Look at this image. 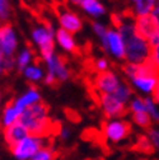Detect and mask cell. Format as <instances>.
I'll use <instances>...</instances> for the list:
<instances>
[{"instance_id":"cell-1","label":"cell","mask_w":159,"mask_h":160,"mask_svg":"<svg viewBox=\"0 0 159 160\" xmlns=\"http://www.w3.org/2000/svg\"><path fill=\"white\" fill-rule=\"evenodd\" d=\"M116 29L122 37L125 43L124 61L131 65H141L148 62L151 46L145 38L137 34L134 24V18H122L121 23L116 27Z\"/></svg>"},{"instance_id":"cell-2","label":"cell","mask_w":159,"mask_h":160,"mask_svg":"<svg viewBox=\"0 0 159 160\" xmlns=\"http://www.w3.org/2000/svg\"><path fill=\"white\" fill-rule=\"evenodd\" d=\"M122 72L127 80V84L140 97H151L154 94L159 83V74L149 62L141 65L125 62Z\"/></svg>"},{"instance_id":"cell-3","label":"cell","mask_w":159,"mask_h":160,"mask_svg":"<svg viewBox=\"0 0 159 160\" xmlns=\"http://www.w3.org/2000/svg\"><path fill=\"white\" fill-rule=\"evenodd\" d=\"M19 122L27 128L29 135L39 137H49L57 130L50 117L49 106L42 101L24 109L19 118Z\"/></svg>"},{"instance_id":"cell-4","label":"cell","mask_w":159,"mask_h":160,"mask_svg":"<svg viewBox=\"0 0 159 160\" xmlns=\"http://www.w3.org/2000/svg\"><path fill=\"white\" fill-rule=\"evenodd\" d=\"M55 33L56 28L51 23L37 26L32 29V42L38 47L39 57L42 60L55 52Z\"/></svg>"},{"instance_id":"cell-5","label":"cell","mask_w":159,"mask_h":160,"mask_svg":"<svg viewBox=\"0 0 159 160\" xmlns=\"http://www.w3.org/2000/svg\"><path fill=\"white\" fill-rule=\"evenodd\" d=\"M132 132L131 123L125 118L106 119L102 125V136L107 142L121 144L130 137Z\"/></svg>"},{"instance_id":"cell-6","label":"cell","mask_w":159,"mask_h":160,"mask_svg":"<svg viewBox=\"0 0 159 160\" xmlns=\"http://www.w3.org/2000/svg\"><path fill=\"white\" fill-rule=\"evenodd\" d=\"M49 142V137H39L34 135H28L19 142L10 146V151L17 160H31L32 156Z\"/></svg>"},{"instance_id":"cell-7","label":"cell","mask_w":159,"mask_h":160,"mask_svg":"<svg viewBox=\"0 0 159 160\" xmlns=\"http://www.w3.org/2000/svg\"><path fill=\"white\" fill-rule=\"evenodd\" d=\"M99 45H101V48L112 58L117 61L125 60V43L116 28L110 27L106 34L99 38Z\"/></svg>"},{"instance_id":"cell-8","label":"cell","mask_w":159,"mask_h":160,"mask_svg":"<svg viewBox=\"0 0 159 160\" xmlns=\"http://www.w3.org/2000/svg\"><path fill=\"white\" fill-rule=\"evenodd\" d=\"M42 61L45 62L46 69H47L46 74L51 75L57 83H64L70 79V75H71L70 69L66 65V61L60 55L54 52L46 58H44Z\"/></svg>"},{"instance_id":"cell-9","label":"cell","mask_w":159,"mask_h":160,"mask_svg":"<svg viewBox=\"0 0 159 160\" xmlns=\"http://www.w3.org/2000/svg\"><path fill=\"white\" fill-rule=\"evenodd\" d=\"M98 104L107 119L124 118L127 113V106L121 103L113 94H99Z\"/></svg>"},{"instance_id":"cell-10","label":"cell","mask_w":159,"mask_h":160,"mask_svg":"<svg viewBox=\"0 0 159 160\" xmlns=\"http://www.w3.org/2000/svg\"><path fill=\"white\" fill-rule=\"evenodd\" d=\"M122 82H124V79L121 78L120 74L110 70L107 72L97 74L93 80V85L95 90L98 92V95L99 94H113Z\"/></svg>"},{"instance_id":"cell-11","label":"cell","mask_w":159,"mask_h":160,"mask_svg":"<svg viewBox=\"0 0 159 160\" xmlns=\"http://www.w3.org/2000/svg\"><path fill=\"white\" fill-rule=\"evenodd\" d=\"M134 24L137 34L145 38L150 43V46H154L159 42V29L155 27L150 15L134 18Z\"/></svg>"},{"instance_id":"cell-12","label":"cell","mask_w":159,"mask_h":160,"mask_svg":"<svg viewBox=\"0 0 159 160\" xmlns=\"http://www.w3.org/2000/svg\"><path fill=\"white\" fill-rule=\"evenodd\" d=\"M18 47V37L8 23L0 24V51L4 57H13Z\"/></svg>"},{"instance_id":"cell-13","label":"cell","mask_w":159,"mask_h":160,"mask_svg":"<svg viewBox=\"0 0 159 160\" xmlns=\"http://www.w3.org/2000/svg\"><path fill=\"white\" fill-rule=\"evenodd\" d=\"M57 21H59V26L61 29L75 34L79 33L83 29V19L78 13L69 10V9H64L59 13L57 15Z\"/></svg>"},{"instance_id":"cell-14","label":"cell","mask_w":159,"mask_h":160,"mask_svg":"<svg viewBox=\"0 0 159 160\" xmlns=\"http://www.w3.org/2000/svg\"><path fill=\"white\" fill-rule=\"evenodd\" d=\"M39 102H41V93H39V90L36 87H29L26 92H23L21 95L17 97L13 101L14 106L21 112H23L28 107L36 103H39Z\"/></svg>"},{"instance_id":"cell-15","label":"cell","mask_w":159,"mask_h":160,"mask_svg":"<svg viewBox=\"0 0 159 160\" xmlns=\"http://www.w3.org/2000/svg\"><path fill=\"white\" fill-rule=\"evenodd\" d=\"M3 135H4V140L7 141L8 146H13L14 144L19 142L21 140H23L24 137H27L29 135V132L27 131V128L21 123V122H15L5 128H3Z\"/></svg>"},{"instance_id":"cell-16","label":"cell","mask_w":159,"mask_h":160,"mask_svg":"<svg viewBox=\"0 0 159 160\" xmlns=\"http://www.w3.org/2000/svg\"><path fill=\"white\" fill-rule=\"evenodd\" d=\"M79 7L84 12V14L90 17L93 21H99L107 14V9L101 0H83Z\"/></svg>"},{"instance_id":"cell-17","label":"cell","mask_w":159,"mask_h":160,"mask_svg":"<svg viewBox=\"0 0 159 160\" xmlns=\"http://www.w3.org/2000/svg\"><path fill=\"white\" fill-rule=\"evenodd\" d=\"M55 43H57V46L61 50H64L65 52H69V53H75L78 50V43H76V39H75L74 34H71V33H69L61 28L56 29Z\"/></svg>"},{"instance_id":"cell-18","label":"cell","mask_w":159,"mask_h":160,"mask_svg":"<svg viewBox=\"0 0 159 160\" xmlns=\"http://www.w3.org/2000/svg\"><path fill=\"white\" fill-rule=\"evenodd\" d=\"M21 114H22V112L14 106L13 101H10L3 107V111L0 113V125H2L3 128L8 127V126L18 122L19 118H21Z\"/></svg>"},{"instance_id":"cell-19","label":"cell","mask_w":159,"mask_h":160,"mask_svg":"<svg viewBox=\"0 0 159 160\" xmlns=\"http://www.w3.org/2000/svg\"><path fill=\"white\" fill-rule=\"evenodd\" d=\"M155 3L156 0H135V3L131 4L132 18L150 15V13L155 7Z\"/></svg>"},{"instance_id":"cell-20","label":"cell","mask_w":159,"mask_h":160,"mask_svg":"<svg viewBox=\"0 0 159 160\" xmlns=\"http://www.w3.org/2000/svg\"><path fill=\"white\" fill-rule=\"evenodd\" d=\"M23 75L27 80H29L31 83H39V82H44V78L46 71L44 70V68L37 64V62H32L31 65H28L23 71Z\"/></svg>"},{"instance_id":"cell-21","label":"cell","mask_w":159,"mask_h":160,"mask_svg":"<svg viewBox=\"0 0 159 160\" xmlns=\"http://www.w3.org/2000/svg\"><path fill=\"white\" fill-rule=\"evenodd\" d=\"M33 58H34V53H33V50L29 48V47H26L23 48L21 52H19L15 57V65H17V69L23 71L28 65H31L33 62Z\"/></svg>"},{"instance_id":"cell-22","label":"cell","mask_w":159,"mask_h":160,"mask_svg":"<svg viewBox=\"0 0 159 160\" xmlns=\"http://www.w3.org/2000/svg\"><path fill=\"white\" fill-rule=\"evenodd\" d=\"M113 95H115L121 103H124V104L127 106L129 102L131 101V98L134 97V90L131 89V87L124 80V82L120 84V87L116 89V92L113 93Z\"/></svg>"},{"instance_id":"cell-23","label":"cell","mask_w":159,"mask_h":160,"mask_svg":"<svg viewBox=\"0 0 159 160\" xmlns=\"http://www.w3.org/2000/svg\"><path fill=\"white\" fill-rule=\"evenodd\" d=\"M56 156H57V151L55 150L52 144H49V145H46V146L39 149L32 156L31 160H55Z\"/></svg>"},{"instance_id":"cell-24","label":"cell","mask_w":159,"mask_h":160,"mask_svg":"<svg viewBox=\"0 0 159 160\" xmlns=\"http://www.w3.org/2000/svg\"><path fill=\"white\" fill-rule=\"evenodd\" d=\"M131 121L135 126H137L139 128H143V130H148L153 126V121H151V118L149 117V114L146 112L131 114Z\"/></svg>"},{"instance_id":"cell-25","label":"cell","mask_w":159,"mask_h":160,"mask_svg":"<svg viewBox=\"0 0 159 160\" xmlns=\"http://www.w3.org/2000/svg\"><path fill=\"white\" fill-rule=\"evenodd\" d=\"M145 112L151 118L153 123H159V106L155 103L153 97H144Z\"/></svg>"},{"instance_id":"cell-26","label":"cell","mask_w":159,"mask_h":160,"mask_svg":"<svg viewBox=\"0 0 159 160\" xmlns=\"http://www.w3.org/2000/svg\"><path fill=\"white\" fill-rule=\"evenodd\" d=\"M127 111L134 114V113H140L145 112V103H144V97L140 95H134L131 101L127 104Z\"/></svg>"},{"instance_id":"cell-27","label":"cell","mask_w":159,"mask_h":160,"mask_svg":"<svg viewBox=\"0 0 159 160\" xmlns=\"http://www.w3.org/2000/svg\"><path fill=\"white\" fill-rule=\"evenodd\" d=\"M93 68H94L97 74H102V72L110 71L111 70V61H110V58H107L105 56L95 58L94 62H93Z\"/></svg>"},{"instance_id":"cell-28","label":"cell","mask_w":159,"mask_h":160,"mask_svg":"<svg viewBox=\"0 0 159 160\" xmlns=\"http://www.w3.org/2000/svg\"><path fill=\"white\" fill-rule=\"evenodd\" d=\"M145 136L148 137L153 150L159 152V127L151 126L150 128L146 130V135Z\"/></svg>"},{"instance_id":"cell-29","label":"cell","mask_w":159,"mask_h":160,"mask_svg":"<svg viewBox=\"0 0 159 160\" xmlns=\"http://www.w3.org/2000/svg\"><path fill=\"white\" fill-rule=\"evenodd\" d=\"M12 9H10V3L9 0H0V23L4 24L8 22L10 18Z\"/></svg>"},{"instance_id":"cell-30","label":"cell","mask_w":159,"mask_h":160,"mask_svg":"<svg viewBox=\"0 0 159 160\" xmlns=\"http://www.w3.org/2000/svg\"><path fill=\"white\" fill-rule=\"evenodd\" d=\"M159 74V42L151 46L150 50V56H149V61H148Z\"/></svg>"},{"instance_id":"cell-31","label":"cell","mask_w":159,"mask_h":160,"mask_svg":"<svg viewBox=\"0 0 159 160\" xmlns=\"http://www.w3.org/2000/svg\"><path fill=\"white\" fill-rule=\"evenodd\" d=\"M90 26H92V31H93L94 36H95L98 39L101 38V37H103V36L106 34V32L108 31V28H110L107 24L99 22V21H93Z\"/></svg>"},{"instance_id":"cell-32","label":"cell","mask_w":159,"mask_h":160,"mask_svg":"<svg viewBox=\"0 0 159 160\" xmlns=\"http://www.w3.org/2000/svg\"><path fill=\"white\" fill-rule=\"evenodd\" d=\"M136 149L139 150V151H143V152H153L154 150H153V148H151V145H150V142H149V140H148V137L144 135V136H140L139 137V140H137V144H136Z\"/></svg>"},{"instance_id":"cell-33","label":"cell","mask_w":159,"mask_h":160,"mask_svg":"<svg viewBox=\"0 0 159 160\" xmlns=\"http://www.w3.org/2000/svg\"><path fill=\"white\" fill-rule=\"evenodd\" d=\"M17 68L15 65V57H4V62H3V70L4 72H10Z\"/></svg>"},{"instance_id":"cell-34","label":"cell","mask_w":159,"mask_h":160,"mask_svg":"<svg viewBox=\"0 0 159 160\" xmlns=\"http://www.w3.org/2000/svg\"><path fill=\"white\" fill-rule=\"evenodd\" d=\"M70 133H71V131H70V128L69 127H60V128H57L56 130V135L60 137L63 141H66V140L70 137Z\"/></svg>"},{"instance_id":"cell-35","label":"cell","mask_w":159,"mask_h":160,"mask_svg":"<svg viewBox=\"0 0 159 160\" xmlns=\"http://www.w3.org/2000/svg\"><path fill=\"white\" fill-rule=\"evenodd\" d=\"M150 18L153 19V22H154L155 27L159 29V0H156L155 7H154L153 12L150 13Z\"/></svg>"},{"instance_id":"cell-36","label":"cell","mask_w":159,"mask_h":160,"mask_svg":"<svg viewBox=\"0 0 159 160\" xmlns=\"http://www.w3.org/2000/svg\"><path fill=\"white\" fill-rule=\"evenodd\" d=\"M151 97H153V99L155 101V103L159 106V83H158V87H156V89H155V92H154V94Z\"/></svg>"},{"instance_id":"cell-37","label":"cell","mask_w":159,"mask_h":160,"mask_svg":"<svg viewBox=\"0 0 159 160\" xmlns=\"http://www.w3.org/2000/svg\"><path fill=\"white\" fill-rule=\"evenodd\" d=\"M3 62H4V56L0 53V75L4 74V70H3Z\"/></svg>"},{"instance_id":"cell-38","label":"cell","mask_w":159,"mask_h":160,"mask_svg":"<svg viewBox=\"0 0 159 160\" xmlns=\"http://www.w3.org/2000/svg\"><path fill=\"white\" fill-rule=\"evenodd\" d=\"M66 2H69V3H71V4H75V5H79V4L83 2V0H66Z\"/></svg>"},{"instance_id":"cell-39","label":"cell","mask_w":159,"mask_h":160,"mask_svg":"<svg viewBox=\"0 0 159 160\" xmlns=\"http://www.w3.org/2000/svg\"><path fill=\"white\" fill-rule=\"evenodd\" d=\"M2 102H3V92L0 89V104H2Z\"/></svg>"},{"instance_id":"cell-40","label":"cell","mask_w":159,"mask_h":160,"mask_svg":"<svg viewBox=\"0 0 159 160\" xmlns=\"http://www.w3.org/2000/svg\"><path fill=\"white\" fill-rule=\"evenodd\" d=\"M127 2H129L130 4H134V3H135V0H127Z\"/></svg>"},{"instance_id":"cell-41","label":"cell","mask_w":159,"mask_h":160,"mask_svg":"<svg viewBox=\"0 0 159 160\" xmlns=\"http://www.w3.org/2000/svg\"><path fill=\"white\" fill-rule=\"evenodd\" d=\"M87 160H99V159H87Z\"/></svg>"},{"instance_id":"cell-42","label":"cell","mask_w":159,"mask_h":160,"mask_svg":"<svg viewBox=\"0 0 159 160\" xmlns=\"http://www.w3.org/2000/svg\"><path fill=\"white\" fill-rule=\"evenodd\" d=\"M0 128H2V125H0Z\"/></svg>"}]
</instances>
